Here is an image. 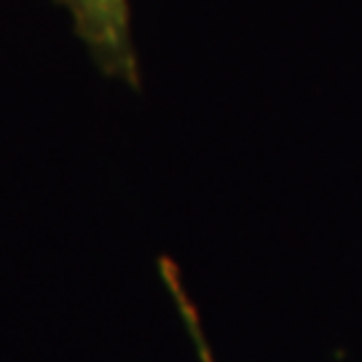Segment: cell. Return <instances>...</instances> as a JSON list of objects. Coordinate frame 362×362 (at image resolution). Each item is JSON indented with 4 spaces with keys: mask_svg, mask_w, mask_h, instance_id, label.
<instances>
[{
    "mask_svg": "<svg viewBox=\"0 0 362 362\" xmlns=\"http://www.w3.org/2000/svg\"><path fill=\"white\" fill-rule=\"evenodd\" d=\"M70 16L73 33L86 46L100 73L140 89L143 67L132 30L129 0H52Z\"/></svg>",
    "mask_w": 362,
    "mask_h": 362,
    "instance_id": "6da1fadb",
    "label": "cell"
},
{
    "mask_svg": "<svg viewBox=\"0 0 362 362\" xmlns=\"http://www.w3.org/2000/svg\"><path fill=\"white\" fill-rule=\"evenodd\" d=\"M158 272H161L164 287H167V293L172 296V300H175V309H177L182 325H185V330H188V338H191V344H194L196 362H215V354H212V346H209L207 333H204V325H202L199 309H196V303L191 300L188 290H185V285H182L180 269H177L169 258H161L158 260Z\"/></svg>",
    "mask_w": 362,
    "mask_h": 362,
    "instance_id": "7a4b0ae2",
    "label": "cell"
}]
</instances>
